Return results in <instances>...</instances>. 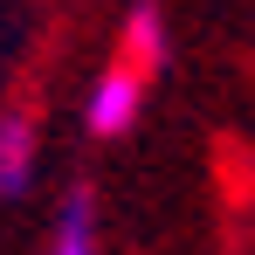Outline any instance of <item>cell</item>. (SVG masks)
<instances>
[{
  "mask_svg": "<svg viewBox=\"0 0 255 255\" xmlns=\"http://www.w3.org/2000/svg\"><path fill=\"white\" fill-rule=\"evenodd\" d=\"M152 83L159 76H145L138 62H125V55H111L97 76H90L83 90V131L90 138H104V145H118L138 118H145V97H152Z\"/></svg>",
  "mask_w": 255,
  "mask_h": 255,
  "instance_id": "obj_1",
  "label": "cell"
},
{
  "mask_svg": "<svg viewBox=\"0 0 255 255\" xmlns=\"http://www.w3.org/2000/svg\"><path fill=\"white\" fill-rule=\"evenodd\" d=\"M42 172V131L28 111H0V200H21Z\"/></svg>",
  "mask_w": 255,
  "mask_h": 255,
  "instance_id": "obj_2",
  "label": "cell"
},
{
  "mask_svg": "<svg viewBox=\"0 0 255 255\" xmlns=\"http://www.w3.org/2000/svg\"><path fill=\"white\" fill-rule=\"evenodd\" d=\"M111 55H125V62H138L145 76H159V69L172 62V35H166V14H159L152 0H138V7L125 14V28H118V48H111Z\"/></svg>",
  "mask_w": 255,
  "mask_h": 255,
  "instance_id": "obj_3",
  "label": "cell"
},
{
  "mask_svg": "<svg viewBox=\"0 0 255 255\" xmlns=\"http://www.w3.org/2000/svg\"><path fill=\"white\" fill-rule=\"evenodd\" d=\"M42 255H104V228H97V200H90V193H69V200L55 207Z\"/></svg>",
  "mask_w": 255,
  "mask_h": 255,
  "instance_id": "obj_4",
  "label": "cell"
}]
</instances>
